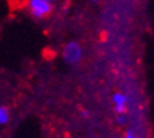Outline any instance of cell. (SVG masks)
Returning <instances> with one entry per match:
<instances>
[{
  "label": "cell",
  "mask_w": 154,
  "mask_h": 138,
  "mask_svg": "<svg viewBox=\"0 0 154 138\" xmlns=\"http://www.w3.org/2000/svg\"><path fill=\"white\" fill-rule=\"evenodd\" d=\"M27 9L28 13L31 14V17L37 20L47 19L52 13V4L50 2H45V0H28Z\"/></svg>",
  "instance_id": "1"
},
{
  "label": "cell",
  "mask_w": 154,
  "mask_h": 138,
  "mask_svg": "<svg viewBox=\"0 0 154 138\" xmlns=\"http://www.w3.org/2000/svg\"><path fill=\"white\" fill-rule=\"evenodd\" d=\"M82 56H84V51H82V46L79 45V42L69 41L62 48V59L68 65L79 64Z\"/></svg>",
  "instance_id": "2"
},
{
  "label": "cell",
  "mask_w": 154,
  "mask_h": 138,
  "mask_svg": "<svg viewBox=\"0 0 154 138\" xmlns=\"http://www.w3.org/2000/svg\"><path fill=\"white\" fill-rule=\"evenodd\" d=\"M113 101V109L116 114H126L127 111V103H129V97L122 92H116L112 96Z\"/></svg>",
  "instance_id": "3"
},
{
  "label": "cell",
  "mask_w": 154,
  "mask_h": 138,
  "mask_svg": "<svg viewBox=\"0 0 154 138\" xmlns=\"http://www.w3.org/2000/svg\"><path fill=\"white\" fill-rule=\"evenodd\" d=\"M10 118H11V114H10L9 107L0 104V127H5L9 124Z\"/></svg>",
  "instance_id": "4"
},
{
  "label": "cell",
  "mask_w": 154,
  "mask_h": 138,
  "mask_svg": "<svg viewBox=\"0 0 154 138\" xmlns=\"http://www.w3.org/2000/svg\"><path fill=\"white\" fill-rule=\"evenodd\" d=\"M116 121H117V124H120V125H125L126 124V114H117L116 116Z\"/></svg>",
  "instance_id": "5"
},
{
  "label": "cell",
  "mask_w": 154,
  "mask_h": 138,
  "mask_svg": "<svg viewBox=\"0 0 154 138\" xmlns=\"http://www.w3.org/2000/svg\"><path fill=\"white\" fill-rule=\"evenodd\" d=\"M123 138H136V133L131 128H129L125 131V137Z\"/></svg>",
  "instance_id": "6"
},
{
  "label": "cell",
  "mask_w": 154,
  "mask_h": 138,
  "mask_svg": "<svg viewBox=\"0 0 154 138\" xmlns=\"http://www.w3.org/2000/svg\"><path fill=\"white\" fill-rule=\"evenodd\" d=\"M89 116V113L86 110H82V117H85V118H86V117H88Z\"/></svg>",
  "instance_id": "7"
},
{
  "label": "cell",
  "mask_w": 154,
  "mask_h": 138,
  "mask_svg": "<svg viewBox=\"0 0 154 138\" xmlns=\"http://www.w3.org/2000/svg\"><path fill=\"white\" fill-rule=\"evenodd\" d=\"M45 2H50V3H51V2H54V0H45Z\"/></svg>",
  "instance_id": "8"
}]
</instances>
